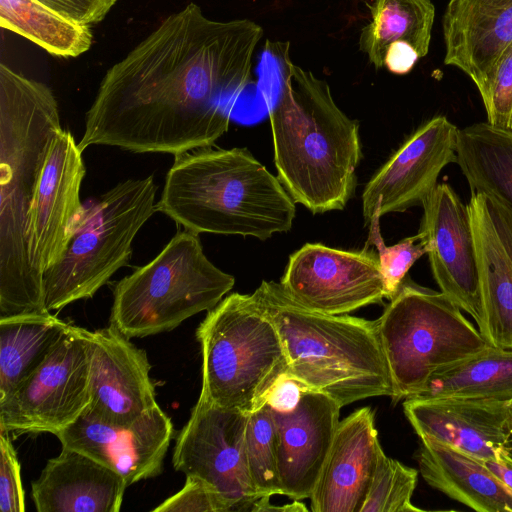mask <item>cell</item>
Instances as JSON below:
<instances>
[{
  "label": "cell",
  "instance_id": "cell-1",
  "mask_svg": "<svg viewBox=\"0 0 512 512\" xmlns=\"http://www.w3.org/2000/svg\"><path fill=\"white\" fill-rule=\"evenodd\" d=\"M262 36L249 19L212 20L192 2L169 15L106 71L78 147L174 156L211 147L252 81Z\"/></svg>",
  "mask_w": 512,
  "mask_h": 512
},
{
  "label": "cell",
  "instance_id": "cell-2",
  "mask_svg": "<svg viewBox=\"0 0 512 512\" xmlns=\"http://www.w3.org/2000/svg\"><path fill=\"white\" fill-rule=\"evenodd\" d=\"M51 89L0 64V318L48 313L27 248L30 204L61 129Z\"/></svg>",
  "mask_w": 512,
  "mask_h": 512
},
{
  "label": "cell",
  "instance_id": "cell-3",
  "mask_svg": "<svg viewBox=\"0 0 512 512\" xmlns=\"http://www.w3.org/2000/svg\"><path fill=\"white\" fill-rule=\"evenodd\" d=\"M284 79L267 102L277 177L313 214L342 210L357 185L362 158L358 121L335 103L325 80L281 52Z\"/></svg>",
  "mask_w": 512,
  "mask_h": 512
},
{
  "label": "cell",
  "instance_id": "cell-4",
  "mask_svg": "<svg viewBox=\"0 0 512 512\" xmlns=\"http://www.w3.org/2000/svg\"><path fill=\"white\" fill-rule=\"evenodd\" d=\"M156 212L186 230L266 240L287 232L295 202L247 149L199 148L175 155Z\"/></svg>",
  "mask_w": 512,
  "mask_h": 512
},
{
  "label": "cell",
  "instance_id": "cell-5",
  "mask_svg": "<svg viewBox=\"0 0 512 512\" xmlns=\"http://www.w3.org/2000/svg\"><path fill=\"white\" fill-rule=\"evenodd\" d=\"M252 295L281 336L287 376L329 396L341 408L369 397H393L376 320L311 310L280 282L262 281Z\"/></svg>",
  "mask_w": 512,
  "mask_h": 512
},
{
  "label": "cell",
  "instance_id": "cell-6",
  "mask_svg": "<svg viewBox=\"0 0 512 512\" xmlns=\"http://www.w3.org/2000/svg\"><path fill=\"white\" fill-rule=\"evenodd\" d=\"M202 354L199 398L250 414L288 370L281 336L252 294L222 299L196 330Z\"/></svg>",
  "mask_w": 512,
  "mask_h": 512
},
{
  "label": "cell",
  "instance_id": "cell-7",
  "mask_svg": "<svg viewBox=\"0 0 512 512\" xmlns=\"http://www.w3.org/2000/svg\"><path fill=\"white\" fill-rule=\"evenodd\" d=\"M199 234L179 231L149 263L118 281L110 324L128 338L171 331L214 308L235 278L205 255Z\"/></svg>",
  "mask_w": 512,
  "mask_h": 512
},
{
  "label": "cell",
  "instance_id": "cell-8",
  "mask_svg": "<svg viewBox=\"0 0 512 512\" xmlns=\"http://www.w3.org/2000/svg\"><path fill=\"white\" fill-rule=\"evenodd\" d=\"M376 323L396 402L490 345L446 295L407 277Z\"/></svg>",
  "mask_w": 512,
  "mask_h": 512
},
{
  "label": "cell",
  "instance_id": "cell-9",
  "mask_svg": "<svg viewBox=\"0 0 512 512\" xmlns=\"http://www.w3.org/2000/svg\"><path fill=\"white\" fill-rule=\"evenodd\" d=\"M156 191L153 175L129 179L83 208L61 259L43 274L48 311L92 298L129 265L136 234L156 212Z\"/></svg>",
  "mask_w": 512,
  "mask_h": 512
},
{
  "label": "cell",
  "instance_id": "cell-10",
  "mask_svg": "<svg viewBox=\"0 0 512 512\" xmlns=\"http://www.w3.org/2000/svg\"><path fill=\"white\" fill-rule=\"evenodd\" d=\"M90 333L69 325L41 364L0 402V430L56 434L90 403Z\"/></svg>",
  "mask_w": 512,
  "mask_h": 512
},
{
  "label": "cell",
  "instance_id": "cell-11",
  "mask_svg": "<svg viewBox=\"0 0 512 512\" xmlns=\"http://www.w3.org/2000/svg\"><path fill=\"white\" fill-rule=\"evenodd\" d=\"M248 416L198 398L177 435L172 456L175 470L212 486L226 502L229 512L252 511L262 498L247 464Z\"/></svg>",
  "mask_w": 512,
  "mask_h": 512
},
{
  "label": "cell",
  "instance_id": "cell-12",
  "mask_svg": "<svg viewBox=\"0 0 512 512\" xmlns=\"http://www.w3.org/2000/svg\"><path fill=\"white\" fill-rule=\"evenodd\" d=\"M280 284L301 305L343 315L386 298L378 255L306 243L290 255Z\"/></svg>",
  "mask_w": 512,
  "mask_h": 512
},
{
  "label": "cell",
  "instance_id": "cell-13",
  "mask_svg": "<svg viewBox=\"0 0 512 512\" xmlns=\"http://www.w3.org/2000/svg\"><path fill=\"white\" fill-rule=\"evenodd\" d=\"M418 234L424 242L440 291L484 328L480 276L468 205L447 183L422 203Z\"/></svg>",
  "mask_w": 512,
  "mask_h": 512
},
{
  "label": "cell",
  "instance_id": "cell-14",
  "mask_svg": "<svg viewBox=\"0 0 512 512\" xmlns=\"http://www.w3.org/2000/svg\"><path fill=\"white\" fill-rule=\"evenodd\" d=\"M459 128L446 116L419 126L371 177L362 193L364 223L422 205L444 167L456 163Z\"/></svg>",
  "mask_w": 512,
  "mask_h": 512
},
{
  "label": "cell",
  "instance_id": "cell-15",
  "mask_svg": "<svg viewBox=\"0 0 512 512\" xmlns=\"http://www.w3.org/2000/svg\"><path fill=\"white\" fill-rule=\"evenodd\" d=\"M86 169L73 135L59 129L52 138L38 177L27 220V248L39 274L57 263L84 206L80 188Z\"/></svg>",
  "mask_w": 512,
  "mask_h": 512
},
{
  "label": "cell",
  "instance_id": "cell-16",
  "mask_svg": "<svg viewBox=\"0 0 512 512\" xmlns=\"http://www.w3.org/2000/svg\"><path fill=\"white\" fill-rule=\"evenodd\" d=\"M55 436L63 448L83 453L110 468L130 486L162 473L174 428L158 405L127 425L104 423L84 410Z\"/></svg>",
  "mask_w": 512,
  "mask_h": 512
},
{
  "label": "cell",
  "instance_id": "cell-17",
  "mask_svg": "<svg viewBox=\"0 0 512 512\" xmlns=\"http://www.w3.org/2000/svg\"><path fill=\"white\" fill-rule=\"evenodd\" d=\"M145 350L114 325L90 333V403L85 409L104 423L127 425L158 406Z\"/></svg>",
  "mask_w": 512,
  "mask_h": 512
},
{
  "label": "cell",
  "instance_id": "cell-18",
  "mask_svg": "<svg viewBox=\"0 0 512 512\" xmlns=\"http://www.w3.org/2000/svg\"><path fill=\"white\" fill-rule=\"evenodd\" d=\"M467 205L484 311L481 334L492 346L512 349V211L483 192H471Z\"/></svg>",
  "mask_w": 512,
  "mask_h": 512
},
{
  "label": "cell",
  "instance_id": "cell-19",
  "mask_svg": "<svg viewBox=\"0 0 512 512\" xmlns=\"http://www.w3.org/2000/svg\"><path fill=\"white\" fill-rule=\"evenodd\" d=\"M508 404L455 397H410L404 413L419 438L441 441L484 461L512 453Z\"/></svg>",
  "mask_w": 512,
  "mask_h": 512
},
{
  "label": "cell",
  "instance_id": "cell-20",
  "mask_svg": "<svg viewBox=\"0 0 512 512\" xmlns=\"http://www.w3.org/2000/svg\"><path fill=\"white\" fill-rule=\"evenodd\" d=\"M340 405L329 396L306 390L291 412L272 411L283 495L310 498L339 424Z\"/></svg>",
  "mask_w": 512,
  "mask_h": 512
},
{
  "label": "cell",
  "instance_id": "cell-21",
  "mask_svg": "<svg viewBox=\"0 0 512 512\" xmlns=\"http://www.w3.org/2000/svg\"><path fill=\"white\" fill-rule=\"evenodd\" d=\"M442 24L444 64L467 74L483 98L512 46V0H450Z\"/></svg>",
  "mask_w": 512,
  "mask_h": 512
},
{
  "label": "cell",
  "instance_id": "cell-22",
  "mask_svg": "<svg viewBox=\"0 0 512 512\" xmlns=\"http://www.w3.org/2000/svg\"><path fill=\"white\" fill-rule=\"evenodd\" d=\"M381 445L369 407L341 420L310 496L313 512H361Z\"/></svg>",
  "mask_w": 512,
  "mask_h": 512
},
{
  "label": "cell",
  "instance_id": "cell-23",
  "mask_svg": "<svg viewBox=\"0 0 512 512\" xmlns=\"http://www.w3.org/2000/svg\"><path fill=\"white\" fill-rule=\"evenodd\" d=\"M126 481L78 451L63 448L31 483L38 512H119Z\"/></svg>",
  "mask_w": 512,
  "mask_h": 512
},
{
  "label": "cell",
  "instance_id": "cell-24",
  "mask_svg": "<svg viewBox=\"0 0 512 512\" xmlns=\"http://www.w3.org/2000/svg\"><path fill=\"white\" fill-rule=\"evenodd\" d=\"M420 440L416 459L431 487L478 512H512V490L484 460L438 440Z\"/></svg>",
  "mask_w": 512,
  "mask_h": 512
},
{
  "label": "cell",
  "instance_id": "cell-25",
  "mask_svg": "<svg viewBox=\"0 0 512 512\" xmlns=\"http://www.w3.org/2000/svg\"><path fill=\"white\" fill-rule=\"evenodd\" d=\"M456 164L471 192H483L512 211V130L479 122L458 130Z\"/></svg>",
  "mask_w": 512,
  "mask_h": 512
},
{
  "label": "cell",
  "instance_id": "cell-26",
  "mask_svg": "<svg viewBox=\"0 0 512 512\" xmlns=\"http://www.w3.org/2000/svg\"><path fill=\"white\" fill-rule=\"evenodd\" d=\"M69 325L50 312L0 318V402L41 364Z\"/></svg>",
  "mask_w": 512,
  "mask_h": 512
},
{
  "label": "cell",
  "instance_id": "cell-27",
  "mask_svg": "<svg viewBox=\"0 0 512 512\" xmlns=\"http://www.w3.org/2000/svg\"><path fill=\"white\" fill-rule=\"evenodd\" d=\"M370 13L359 47L375 68L384 67L386 52L393 44L410 45L419 58L427 55L435 18L432 0H373Z\"/></svg>",
  "mask_w": 512,
  "mask_h": 512
},
{
  "label": "cell",
  "instance_id": "cell-28",
  "mask_svg": "<svg viewBox=\"0 0 512 512\" xmlns=\"http://www.w3.org/2000/svg\"><path fill=\"white\" fill-rule=\"evenodd\" d=\"M418 396L510 403L512 349L489 345L480 353L435 374Z\"/></svg>",
  "mask_w": 512,
  "mask_h": 512
},
{
  "label": "cell",
  "instance_id": "cell-29",
  "mask_svg": "<svg viewBox=\"0 0 512 512\" xmlns=\"http://www.w3.org/2000/svg\"><path fill=\"white\" fill-rule=\"evenodd\" d=\"M0 26L59 57L80 56L93 40L89 25L72 21L36 0H0Z\"/></svg>",
  "mask_w": 512,
  "mask_h": 512
},
{
  "label": "cell",
  "instance_id": "cell-30",
  "mask_svg": "<svg viewBox=\"0 0 512 512\" xmlns=\"http://www.w3.org/2000/svg\"><path fill=\"white\" fill-rule=\"evenodd\" d=\"M245 448L252 482L262 497L283 495L277 460V435L267 404L248 416Z\"/></svg>",
  "mask_w": 512,
  "mask_h": 512
},
{
  "label": "cell",
  "instance_id": "cell-31",
  "mask_svg": "<svg viewBox=\"0 0 512 512\" xmlns=\"http://www.w3.org/2000/svg\"><path fill=\"white\" fill-rule=\"evenodd\" d=\"M418 471L388 457L380 447L361 512H417L412 503Z\"/></svg>",
  "mask_w": 512,
  "mask_h": 512
},
{
  "label": "cell",
  "instance_id": "cell-32",
  "mask_svg": "<svg viewBox=\"0 0 512 512\" xmlns=\"http://www.w3.org/2000/svg\"><path fill=\"white\" fill-rule=\"evenodd\" d=\"M380 218L378 215L371 218L365 247L373 245L377 250L386 298L391 300L405 280L410 268L427 253V250L418 233L387 246L381 235Z\"/></svg>",
  "mask_w": 512,
  "mask_h": 512
},
{
  "label": "cell",
  "instance_id": "cell-33",
  "mask_svg": "<svg viewBox=\"0 0 512 512\" xmlns=\"http://www.w3.org/2000/svg\"><path fill=\"white\" fill-rule=\"evenodd\" d=\"M482 99L487 122L512 130V46L502 57Z\"/></svg>",
  "mask_w": 512,
  "mask_h": 512
},
{
  "label": "cell",
  "instance_id": "cell-34",
  "mask_svg": "<svg viewBox=\"0 0 512 512\" xmlns=\"http://www.w3.org/2000/svg\"><path fill=\"white\" fill-rule=\"evenodd\" d=\"M155 512H229L226 502L204 480L186 476L181 490L170 496Z\"/></svg>",
  "mask_w": 512,
  "mask_h": 512
},
{
  "label": "cell",
  "instance_id": "cell-35",
  "mask_svg": "<svg viewBox=\"0 0 512 512\" xmlns=\"http://www.w3.org/2000/svg\"><path fill=\"white\" fill-rule=\"evenodd\" d=\"M0 511L24 512L25 491L21 478V466L9 433L0 430Z\"/></svg>",
  "mask_w": 512,
  "mask_h": 512
},
{
  "label": "cell",
  "instance_id": "cell-36",
  "mask_svg": "<svg viewBox=\"0 0 512 512\" xmlns=\"http://www.w3.org/2000/svg\"><path fill=\"white\" fill-rule=\"evenodd\" d=\"M58 14L84 25L102 21L117 0H36Z\"/></svg>",
  "mask_w": 512,
  "mask_h": 512
},
{
  "label": "cell",
  "instance_id": "cell-37",
  "mask_svg": "<svg viewBox=\"0 0 512 512\" xmlns=\"http://www.w3.org/2000/svg\"><path fill=\"white\" fill-rule=\"evenodd\" d=\"M306 390L299 381L284 374L270 389L266 404L273 411L291 412L299 405Z\"/></svg>",
  "mask_w": 512,
  "mask_h": 512
},
{
  "label": "cell",
  "instance_id": "cell-38",
  "mask_svg": "<svg viewBox=\"0 0 512 512\" xmlns=\"http://www.w3.org/2000/svg\"><path fill=\"white\" fill-rule=\"evenodd\" d=\"M507 487L512 490V453L508 449H500L495 456L485 461Z\"/></svg>",
  "mask_w": 512,
  "mask_h": 512
},
{
  "label": "cell",
  "instance_id": "cell-39",
  "mask_svg": "<svg viewBox=\"0 0 512 512\" xmlns=\"http://www.w3.org/2000/svg\"><path fill=\"white\" fill-rule=\"evenodd\" d=\"M270 497H262L254 506L253 512H302L307 511V507L300 502V500H294L291 504H285L284 506H273L270 504Z\"/></svg>",
  "mask_w": 512,
  "mask_h": 512
},
{
  "label": "cell",
  "instance_id": "cell-40",
  "mask_svg": "<svg viewBox=\"0 0 512 512\" xmlns=\"http://www.w3.org/2000/svg\"><path fill=\"white\" fill-rule=\"evenodd\" d=\"M508 411H509L510 427H511V430H512V401L508 404Z\"/></svg>",
  "mask_w": 512,
  "mask_h": 512
}]
</instances>
